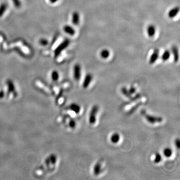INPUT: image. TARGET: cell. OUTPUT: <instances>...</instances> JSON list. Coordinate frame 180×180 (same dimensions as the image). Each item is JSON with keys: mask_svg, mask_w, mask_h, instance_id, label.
<instances>
[{"mask_svg": "<svg viewBox=\"0 0 180 180\" xmlns=\"http://www.w3.org/2000/svg\"><path fill=\"white\" fill-rule=\"evenodd\" d=\"M76 122L74 120H71V121L69 122V126L72 128H74L76 127Z\"/></svg>", "mask_w": 180, "mask_h": 180, "instance_id": "obj_26", "label": "cell"}, {"mask_svg": "<svg viewBox=\"0 0 180 180\" xmlns=\"http://www.w3.org/2000/svg\"><path fill=\"white\" fill-rule=\"evenodd\" d=\"M122 93L123 94V95L125 96V97L128 98H129V99H131L132 95L130 93L129 90H128L126 87H123L121 89Z\"/></svg>", "mask_w": 180, "mask_h": 180, "instance_id": "obj_19", "label": "cell"}, {"mask_svg": "<svg viewBox=\"0 0 180 180\" xmlns=\"http://www.w3.org/2000/svg\"><path fill=\"white\" fill-rule=\"evenodd\" d=\"M81 66L78 64H77L74 67V77L76 81H79L81 78Z\"/></svg>", "mask_w": 180, "mask_h": 180, "instance_id": "obj_4", "label": "cell"}, {"mask_svg": "<svg viewBox=\"0 0 180 180\" xmlns=\"http://www.w3.org/2000/svg\"><path fill=\"white\" fill-rule=\"evenodd\" d=\"M64 31H65L66 33H67L68 34L70 35L71 36H73L76 33V31L75 29L73 28L72 27L69 25H65L64 27Z\"/></svg>", "mask_w": 180, "mask_h": 180, "instance_id": "obj_11", "label": "cell"}, {"mask_svg": "<svg viewBox=\"0 0 180 180\" xmlns=\"http://www.w3.org/2000/svg\"><path fill=\"white\" fill-rule=\"evenodd\" d=\"M142 115L145 118L146 120L150 124H155L157 123H161L163 121V119L161 117H157L151 115L147 114L145 111L142 110L141 111Z\"/></svg>", "mask_w": 180, "mask_h": 180, "instance_id": "obj_1", "label": "cell"}, {"mask_svg": "<svg viewBox=\"0 0 180 180\" xmlns=\"http://www.w3.org/2000/svg\"><path fill=\"white\" fill-rule=\"evenodd\" d=\"M4 96V92L3 91L0 92V98L3 97Z\"/></svg>", "mask_w": 180, "mask_h": 180, "instance_id": "obj_28", "label": "cell"}, {"mask_svg": "<svg viewBox=\"0 0 180 180\" xmlns=\"http://www.w3.org/2000/svg\"><path fill=\"white\" fill-rule=\"evenodd\" d=\"M58 0H49V1L51 3H55L56 2H57Z\"/></svg>", "mask_w": 180, "mask_h": 180, "instance_id": "obj_29", "label": "cell"}, {"mask_svg": "<svg viewBox=\"0 0 180 180\" xmlns=\"http://www.w3.org/2000/svg\"><path fill=\"white\" fill-rule=\"evenodd\" d=\"M129 92L131 94H133L136 92V89L134 87H131L129 90Z\"/></svg>", "mask_w": 180, "mask_h": 180, "instance_id": "obj_27", "label": "cell"}, {"mask_svg": "<svg viewBox=\"0 0 180 180\" xmlns=\"http://www.w3.org/2000/svg\"><path fill=\"white\" fill-rule=\"evenodd\" d=\"M162 159V157L161 155L159 153H157L155 155V158H154V161L156 164H158L160 162H161Z\"/></svg>", "mask_w": 180, "mask_h": 180, "instance_id": "obj_20", "label": "cell"}, {"mask_svg": "<svg viewBox=\"0 0 180 180\" xmlns=\"http://www.w3.org/2000/svg\"><path fill=\"white\" fill-rule=\"evenodd\" d=\"M120 140V136L118 133H114L110 137V141L113 144H117L119 142Z\"/></svg>", "mask_w": 180, "mask_h": 180, "instance_id": "obj_12", "label": "cell"}, {"mask_svg": "<svg viewBox=\"0 0 180 180\" xmlns=\"http://www.w3.org/2000/svg\"><path fill=\"white\" fill-rule=\"evenodd\" d=\"M70 42L69 39H66L59 45L57 48L55 49V52H54L55 57H58L62 53V52L63 50H64L69 46Z\"/></svg>", "mask_w": 180, "mask_h": 180, "instance_id": "obj_3", "label": "cell"}, {"mask_svg": "<svg viewBox=\"0 0 180 180\" xmlns=\"http://www.w3.org/2000/svg\"><path fill=\"white\" fill-rule=\"evenodd\" d=\"M99 111V107L98 106L94 105L92 107L91 111L89 114V123L91 125H94L95 123L97 120V115Z\"/></svg>", "mask_w": 180, "mask_h": 180, "instance_id": "obj_2", "label": "cell"}, {"mask_svg": "<svg viewBox=\"0 0 180 180\" xmlns=\"http://www.w3.org/2000/svg\"><path fill=\"white\" fill-rule=\"evenodd\" d=\"M72 22L76 26L78 25L80 23V15L78 12H74L72 17Z\"/></svg>", "mask_w": 180, "mask_h": 180, "instance_id": "obj_10", "label": "cell"}, {"mask_svg": "<svg viewBox=\"0 0 180 180\" xmlns=\"http://www.w3.org/2000/svg\"><path fill=\"white\" fill-rule=\"evenodd\" d=\"M110 55V52L107 49H103V50H102L100 53L101 57L103 59H107L109 57Z\"/></svg>", "mask_w": 180, "mask_h": 180, "instance_id": "obj_17", "label": "cell"}, {"mask_svg": "<svg viewBox=\"0 0 180 180\" xmlns=\"http://www.w3.org/2000/svg\"><path fill=\"white\" fill-rule=\"evenodd\" d=\"M8 6L6 3H2L0 5V17H2L7 10Z\"/></svg>", "mask_w": 180, "mask_h": 180, "instance_id": "obj_18", "label": "cell"}, {"mask_svg": "<svg viewBox=\"0 0 180 180\" xmlns=\"http://www.w3.org/2000/svg\"><path fill=\"white\" fill-rule=\"evenodd\" d=\"M163 154L167 158H170L173 154V151L170 148H166L163 150Z\"/></svg>", "mask_w": 180, "mask_h": 180, "instance_id": "obj_16", "label": "cell"}, {"mask_svg": "<svg viewBox=\"0 0 180 180\" xmlns=\"http://www.w3.org/2000/svg\"><path fill=\"white\" fill-rule=\"evenodd\" d=\"M171 57V52L168 50H166L164 51L162 55V59L163 61H168Z\"/></svg>", "mask_w": 180, "mask_h": 180, "instance_id": "obj_15", "label": "cell"}, {"mask_svg": "<svg viewBox=\"0 0 180 180\" xmlns=\"http://www.w3.org/2000/svg\"><path fill=\"white\" fill-rule=\"evenodd\" d=\"M39 43L43 46H46L48 45L49 42H48V41L46 39H41L39 41Z\"/></svg>", "mask_w": 180, "mask_h": 180, "instance_id": "obj_22", "label": "cell"}, {"mask_svg": "<svg viewBox=\"0 0 180 180\" xmlns=\"http://www.w3.org/2000/svg\"><path fill=\"white\" fill-rule=\"evenodd\" d=\"M180 11V9L178 7H175L171 9L168 12V15L169 18L171 19L174 18L179 14Z\"/></svg>", "mask_w": 180, "mask_h": 180, "instance_id": "obj_7", "label": "cell"}, {"mask_svg": "<svg viewBox=\"0 0 180 180\" xmlns=\"http://www.w3.org/2000/svg\"><path fill=\"white\" fill-rule=\"evenodd\" d=\"M7 85H8L10 91H13L14 90V85L12 81H10V80H8L7 81Z\"/></svg>", "mask_w": 180, "mask_h": 180, "instance_id": "obj_23", "label": "cell"}, {"mask_svg": "<svg viewBox=\"0 0 180 180\" xmlns=\"http://www.w3.org/2000/svg\"><path fill=\"white\" fill-rule=\"evenodd\" d=\"M93 80V76L91 74H88L85 76L83 83V87L84 89H87L89 87Z\"/></svg>", "mask_w": 180, "mask_h": 180, "instance_id": "obj_6", "label": "cell"}, {"mask_svg": "<svg viewBox=\"0 0 180 180\" xmlns=\"http://www.w3.org/2000/svg\"><path fill=\"white\" fill-rule=\"evenodd\" d=\"M175 145L178 149H179L180 148V141L179 139H176L175 140Z\"/></svg>", "mask_w": 180, "mask_h": 180, "instance_id": "obj_25", "label": "cell"}, {"mask_svg": "<svg viewBox=\"0 0 180 180\" xmlns=\"http://www.w3.org/2000/svg\"><path fill=\"white\" fill-rule=\"evenodd\" d=\"M172 52L174 56V61L175 63L178 62L179 59V53L178 48L176 46H173L172 47Z\"/></svg>", "mask_w": 180, "mask_h": 180, "instance_id": "obj_9", "label": "cell"}, {"mask_svg": "<svg viewBox=\"0 0 180 180\" xmlns=\"http://www.w3.org/2000/svg\"><path fill=\"white\" fill-rule=\"evenodd\" d=\"M156 27L153 25H150L147 28V33L149 37H153L156 34Z\"/></svg>", "mask_w": 180, "mask_h": 180, "instance_id": "obj_8", "label": "cell"}, {"mask_svg": "<svg viewBox=\"0 0 180 180\" xmlns=\"http://www.w3.org/2000/svg\"><path fill=\"white\" fill-rule=\"evenodd\" d=\"M101 164L100 163H97L94 167L93 173L95 176L99 175L101 171Z\"/></svg>", "mask_w": 180, "mask_h": 180, "instance_id": "obj_13", "label": "cell"}, {"mask_svg": "<svg viewBox=\"0 0 180 180\" xmlns=\"http://www.w3.org/2000/svg\"><path fill=\"white\" fill-rule=\"evenodd\" d=\"M159 57V50L158 49H156L153 51L151 56H150V60H149V63L150 64H153L157 61Z\"/></svg>", "mask_w": 180, "mask_h": 180, "instance_id": "obj_5", "label": "cell"}, {"mask_svg": "<svg viewBox=\"0 0 180 180\" xmlns=\"http://www.w3.org/2000/svg\"><path fill=\"white\" fill-rule=\"evenodd\" d=\"M70 109L74 112L76 114H79L81 111V107L77 104H72L70 106Z\"/></svg>", "mask_w": 180, "mask_h": 180, "instance_id": "obj_14", "label": "cell"}, {"mask_svg": "<svg viewBox=\"0 0 180 180\" xmlns=\"http://www.w3.org/2000/svg\"><path fill=\"white\" fill-rule=\"evenodd\" d=\"M12 1L15 6L17 8H19L21 6V3L20 0H12Z\"/></svg>", "mask_w": 180, "mask_h": 180, "instance_id": "obj_24", "label": "cell"}, {"mask_svg": "<svg viewBox=\"0 0 180 180\" xmlns=\"http://www.w3.org/2000/svg\"><path fill=\"white\" fill-rule=\"evenodd\" d=\"M52 76V79H53L54 81H57L59 78V73L57 71H53V72L51 74Z\"/></svg>", "mask_w": 180, "mask_h": 180, "instance_id": "obj_21", "label": "cell"}]
</instances>
